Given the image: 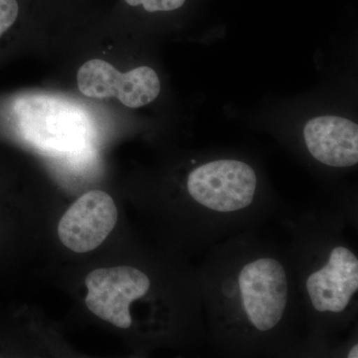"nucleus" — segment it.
Here are the masks:
<instances>
[{
    "label": "nucleus",
    "mask_w": 358,
    "mask_h": 358,
    "mask_svg": "<svg viewBox=\"0 0 358 358\" xmlns=\"http://www.w3.org/2000/svg\"><path fill=\"white\" fill-rule=\"evenodd\" d=\"M257 188L254 169L243 162L214 160L193 169L187 179L190 196L206 208L234 212L252 203Z\"/></svg>",
    "instance_id": "obj_1"
},
{
    "label": "nucleus",
    "mask_w": 358,
    "mask_h": 358,
    "mask_svg": "<svg viewBox=\"0 0 358 358\" xmlns=\"http://www.w3.org/2000/svg\"><path fill=\"white\" fill-rule=\"evenodd\" d=\"M238 286L252 326L268 331L281 322L288 303L289 285L279 261L260 258L247 264L238 277Z\"/></svg>",
    "instance_id": "obj_2"
},
{
    "label": "nucleus",
    "mask_w": 358,
    "mask_h": 358,
    "mask_svg": "<svg viewBox=\"0 0 358 358\" xmlns=\"http://www.w3.org/2000/svg\"><path fill=\"white\" fill-rule=\"evenodd\" d=\"M77 85L79 91L88 98H115L131 109L154 102L162 89L159 78L152 68L141 66L122 73L101 59H91L80 67Z\"/></svg>",
    "instance_id": "obj_3"
},
{
    "label": "nucleus",
    "mask_w": 358,
    "mask_h": 358,
    "mask_svg": "<svg viewBox=\"0 0 358 358\" xmlns=\"http://www.w3.org/2000/svg\"><path fill=\"white\" fill-rule=\"evenodd\" d=\"M85 284L89 310L120 329L131 326L129 306L145 296L150 287L148 275L129 266L96 268L87 275Z\"/></svg>",
    "instance_id": "obj_4"
},
{
    "label": "nucleus",
    "mask_w": 358,
    "mask_h": 358,
    "mask_svg": "<svg viewBox=\"0 0 358 358\" xmlns=\"http://www.w3.org/2000/svg\"><path fill=\"white\" fill-rule=\"evenodd\" d=\"M117 209L114 200L102 190L80 196L65 212L58 225L61 242L76 253L98 248L114 230Z\"/></svg>",
    "instance_id": "obj_5"
},
{
    "label": "nucleus",
    "mask_w": 358,
    "mask_h": 358,
    "mask_svg": "<svg viewBox=\"0 0 358 358\" xmlns=\"http://www.w3.org/2000/svg\"><path fill=\"white\" fill-rule=\"evenodd\" d=\"M358 289L357 257L346 247H336L329 260L307 280V291L317 312L341 313Z\"/></svg>",
    "instance_id": "obj_6"
},
{
    "label": "nucleus",
    "mask_w": 358,
    "mask_h": 358,
    "mask_svg": "<svg viewBox=\"0 0 358 358\" xmlns=\"http://www.w3.org/2000/svg\"><path fill=\"white\" fill-rule=\"evenodd\" d=\"M303 138L317 162L334 167H350L358 162V126L338 115H320L306 124Z\"/></svg>",
    "instance_id": "obj_7"
},
{
    "label": "nucleus",
    "mask_w": 358,
    "mask_h": 358,
    "mask_svg": "<svg viewBox=\"0 0 358 358\" xmlns=\"http://www.w3.org/2000/svg\"><path fill=\"white\" fill-rule=\"evenodd\" d=\"M24 0H0V59L7 37L11 36L15 26L20 23L24 8Z\"/></svg>",
    "instance_id": "obj_8"
},
{
    "label": "nucleus",
    "mask_w": 358,
    "mask_h": 358,
    "mask_svg": "<svg viewBox=\"0 0 358 358\" xmlns=\"http://www.w3.org/2000/svg\"><path fill=\"white\" fill-rule=\"evenodd\" d=\"M129 8H141L148 13H171L185 6L186 0H120Z\"/></svg>",
    "instance_id": "obj_9"
},
{
    "label": "nucleus",
    "mask_w": 358,
    "mask_h": 358,
    "mask_svg": "<svg viewBox=\"0 0 358 358\" xmlns=\"http://www.w3.org/2000/svg\"><path fill=\"white\" fill-rule=\"evenodd\" d=\"M348 358H357L358 357V345H357L352 346V350H350V352H348Z\"/></svg>",
    "instance_id": "obj_10"
}]
</instances>
